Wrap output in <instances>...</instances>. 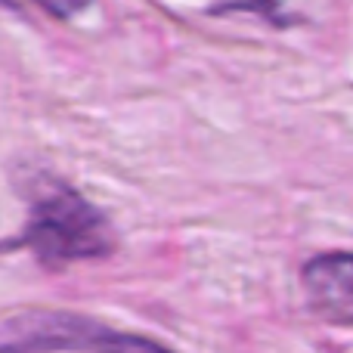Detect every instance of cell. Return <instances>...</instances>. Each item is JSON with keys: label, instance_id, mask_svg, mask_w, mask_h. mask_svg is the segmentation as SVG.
I'll return each instance as SVG.
<instances>
[{"label": "cell", "instance_id": "1", "mask_svg": "<svg viewBox=\"0 0 353 353\" xmlns=\"http://www.w3.org/2000/svg\"><path fill=\"white\" fill-rule=\"evenodd\" d=\"M28 201V223L19 245L34 251L47 267L74 261H99L115 251V226L97 205L47 174H28L22 186Z\"/></svg>", "mask_w": 353, "mask_h": 353}, {"label": "cell", "instance_id": "2", "mask_svg": "<svg viewBox=\"0 0 353 353\" xmlns=\"http://www.w3.org/2000/svg\"><path fill=\"white\" fill-rule=\"evenodd\" d=\"M174 353L143 335H128L65 310H28L0 323V353Z\"/></svg>", "mask_w": 353, "mask_h": 353}, {"label": "cell", "instance_id": "3", "mask_svg": "<svg viewBox=\"0 0 353 353\" xmlns=\"http://www.w3.org/2000/svg\"><path fill=\"white\" fill-rule=\"evenodd\" d=\"M350 273H353V267H350L347 251L313 257L304 267V273H301L313 307H316L323 316L335 319V323H341V325L350 323V310H353Z\"/></svg>", "mask_w": 353, "mask_h": 353}, {"label": "cell", "instance_id": "4", "mask_svg": "<svg viewBox=\"0 0 353 353\" xmlns=\"http://www.w3.org/2000/svg\"><path fill=\"white\" fill-rule=\"evenodd\" d=\"M37 3L56 19H72V16H78L81 10H87L90 0H37Z\"/></svg>", "mask_w": 353, "mask_h": 353}, {"label": "cell", "instance_id": "5", "mask_svg": "<svg viewBox=\"0 0 353 353\" xmlns=\"http://www.w3.org/2000/svg\"><path fill=\"white\" fill-rule=\"evenodd\" d=\"M0 3H10V6H19V0H0Z\"/></svg>", "mask_w": 353, "mask_h": 353}]
</instances>
